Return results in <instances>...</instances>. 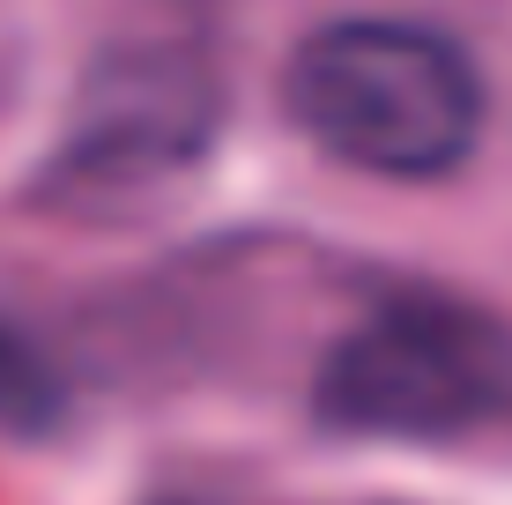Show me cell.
<instances>
[{
  "instance_id": "3",
  "label": "cell",
  "mask_w": 512,
  "mask_h": 505,
  "mask_svg": "<svg viewBox=\"0 0 512 505\" xmlns=\"http://www.w3.org/2000/svg\"><path fill=\"white\" fill-rule=\"evenodd\" d=\"M216 97L193 60L149 52V60H112L90 82V104L75 112L60 179L82 186H119V179H164L201 149Z\"/></svg>"
},
{
  "instance_id": "4",
  "label": "cell",
  "mask_w": 512,
  "mask_h": 505,
  "mask_svg": "<svg viewBox=\"0 0 512 505\" xmlns=\"http://www.w3.org/2000/svg\"><path fill=\"white\" fill-rule=\"evenodd\" d=\"M52 409H60V387H52L45 357L30 350L15 327H0V424L38 431V424H52Z\"/></svg>"
},
{
  "instance_id": "2",
  "label": "cell",
  "mask_w": 512,
  "mask_h": 505,
  "mask_svg": "<svg viewBox=\"0 0 512 505\" xmlns=\"http://www.w3.org/2000/svg\"><path fill=\"white\" fill-rule=\"evenodd\" d=\"M312 416L334 439L453 446L512 416V327L468 298H379L327 342Z\"/></svg>"
},
{
  "instance_id": "1",
  "label": "cell",
  "mask_w": 512,
  "mask_h": 505,
  "mask_svg": "<svg viewBox=\"0 0 512 505\" xmlns=\"http://www.w3.org/2000/svg\"><path fill=\"white\" fill-rule=\"evenodd\" d=\"M282 104L320 156L372 179H446L483 142V75L468 45L416 15H334L282 67Z\"/></svg>"
}]
</instances>
